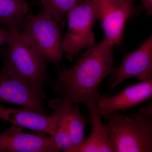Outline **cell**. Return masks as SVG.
<instances>
[{
    "label": "cell",
    "mask_w": 152,
    "mask_h": 152,
    "mask_svg": "<svg viewBox=\"0 0 152 152\" xmlns=\"http://www.w3.org/2000/svg\"><path fill=\"white\" fill-rule=\"evenodd\" d=\"M53 115L64 118L66 123L72 142V146L68 151L80 145L84 140L85 129L88 121L81 113L78 104H73L64 99H57L49 102Z\"/></svg>",
    "instance_id": "cell-13"
},
{
    "label": "cell",
    "mask_w": 152,
    "mask_h": 152,
    "mask_svg": "<svg viewBox=\"0 0 152 152\" xmlns=\"http://www.w3.org/2000/svg\"><path fill=\"white\" fill-rule=\"evenodd\" d=\"M53 115L57 118L56 133L52 135L54 142L60 151L68 152L73 145L66 123L61 117Z\"/></svg>",
    "instance_id": "cell-16"
},
{
    "label": "cell",
    "mask_w": 152,
    "mask_h": 152,
    "mask_svg": "<svg viewBox=\"0 0 152 152\" xmlns=\"http://www.w3.org/2000/svg\"><path fill=\"white\" fill-rule=\"evenodd\" d=\"M85 0H39L44 10L53 16L64 28L67 14Z\"/></svg>",
    "instance_id": "cell-15"
},
{
    "label": "cell",
    "mask_w": 152,
    "mask_h": 152,
    "mask_svg": "<svg viewBox=\"0 0 152 152\" xmlns=\"http://www.w3.org/2000/svg\"><path fill=\"white\" fill-rule=\"evenodd\" d=\"M0 119L12 124L53 135L56 133L57 118L28 108L22 110L9 108L0 104Z\"/></svg>",
    "instance_id": "cell-11"
},
{
    "label": "cell",
    "mask_w": 152,
    "mask_h": 152,
    "mask_svg": "<svg viewBox=\"0 0 152 152\" xmlns=\"http://www.w3.org/2000/svg\"><path fill=\"white\" fill-rule=\"evenodd\" d=\"M29 9L25 0H0V23L6 25L12 32L20 33Z\"/></svg>",
    "instance_id": "cell-14"
},
{
    "label": "cell",
    "mask_w": 152,
    "mask_h": 152,
    "mask_svg": "<svg viewBox=\"0 0 152 152\" xmlns=\"http://www.w3.org/2000/svg\"><path fill=\"white\" fill-rule=\"evenodd\" d=\"M53 136L37 132L28 133L12 124L0 133V152H58Z\"/></svg>",
    "instance_id": "cell-7"
},
{
    "label": "cell",
    "mask_w": 152,
    "mask_h": 152,
    "mask_svg": "<svg viewBox=\"0 0 152 152\" xmlns=\"http://www.w3.org/2000/svg\"><path fill=\"white\" fill-rule=\"evenodd\" d=\"M123 2L128 3L129 4H134V0H118Z\"/></svg>",
    "instance_id": "cell-19"
},
{
    "label": "cell",
    "mask_w": 152,
    "mask_h": 152,
    "mask_svg": "<svg viewBox=\"0 0 152 152\" xmlns=\"http://www.w3.org/2000/svg\"><path fill=\"white\" fill-rule=\"evenodd\" d=\"M115 46L104 38L87 49L72 66L60 71L51 87L73 104L96 103L104 95L99 92L101 83L108 76L113 78L116 72L113 64Z\"/></svg>",
    "instance_id": "cell-1"
},
{
    "label": "cell",
    "mask_w": 152,
    "mask_h": 152,
    "mask_svg": "<svg viewBox=\"0 0 152 152\" xmlns=\"http://www.w3.org/2000/svg\"><path fill=\"white\" fill-rule=\"evenodd\" d=\"M7 45L1 50L3 70L44 94V85L52 86L54 80L49 77L39 52L20 33H14Z\"/></svg>",
    "instance_id": "cell-3"
},
{
    "label": "cell",
    "mask_w": 152,
    "mask_h": 152,
    "mask_svg": "<svg viewBox=\"0 0 152 152\" xmlns=\"http://www.w3.org/2000/svg\"><path fill=\"white\" fill-rule=\"evenodd\" d=\"M97 20L100 22L104 38L115 46L121 42L125 24L127 20L137 15L139 8L134 4L123 2L118 0H91Z\"/></svg>",
    "instance_id": "cell-6"
},
{
    "label": "cell",
    "mask_w": 152,
    "mask_h": 152,
    "mask_svg": "<svg viewBox=\"0 0 152 152\" xmlns=\"http://www.w3.org/2000/svg\"><path fill=\"white\" fill-rule=\"evenodd\" d=\"M61 28L55 18L43 9L37 15L26 16L20 33L35 47L45 61L58 64L64 54Z\"/></svg>",
    "instance_id": "cell-4"
},
{
    "label": "cell",
    "mask_w": 152,
    "mask_h": 152,
    "mask_svg": "<svg viewBox=\"0 0 152 152\" xmlns=\"http://www.w3.org/2000/svg\"><path fill=\"white\" fill-rule=\"evenodd\" d=\"M45 94L2 69L0 73V103L7 102L47 115Z\"/></svg>",
    "instance_id": "cell-9"
},
{
    "label": "cell",
    "mask_w": 152,
    "mask_h": 152,
    "mask_svg": "<svg viewBox=\"0 0 152 152\" xmlns=\"http://www.w3.org/2000/svg\"><path fill=\"white\" fill-rule=\"evenodd\" d=\"M13 33L8 29H5L0 28V47L8 43Z\"/></svg>",
    "instance_id": "cell-17"
},
{
    "label": "cell",
    "mask_w": 152,
    "mask_h": 152,
    "mask_svg": "<svg viewBox=\"0 0 152 152\" xmlns=\"http://www.w3.org/2000/svg\"><path fill=\"white\" fill-rule=\"evenodd\" d=\"M143 7L145 9L147 15L152 16V0H140Z\"/></svg>",
    "instance_id": "cell-18"
},
{
    "label": "cell",
    "mask_w": 152,
    "mask_h": 152,
    "mask_svg": "<svg viewBox=\"0 0 152 152\" xmlns=\"http://www.w3.org/2000/svg\"><path fill=\"white\" fill-rule=\"evenodd\" d=\"M68 28L63 38L66 58L72 61L80 52L96 44L94 26L97 20L91 0H85L67 15Z\"/></svg>",
    "instance_id": "cell-5"
},
{
    "label": "cell",
    "mask_w": 152,
    "mask_h": 152,
    "mask_svg": "<svg viewBox=\"0 0 152 152\" xmlns=\"http://www.w3.org/2000/svg\"><path fill=\"white\" fill-rule=\"evenodd\" d=\"M152 79L126 87L115 96L104 94L96 103L101 115L131 108L152 97Z\"/></svg>",
    "instance_id": "cell-10"
},
{
    "label": "cell",
    "mask_w": 152,
    "mask_h": 152,
    "mask_svg": "<svg viewBox=\"0 0 152 152\" xmlns=\"http://www.w3.org/2000/svg\"><path fill=\"white\" fill-rule=\"evenodd\" d=\"M133 77H136L140 82L152 79V34L135 50L125 55L107 88H113Z\"/></svg>",
    "instance_id": "cell-8"
},
{
    "label": "cell",
    "mask_w": 152,
    "mask_h": 152,
    "mask_svg": "<svg viewBox=\"0 0 152 152\" xmlns=\"http://www.w3.org/2000/svg\"><path fill=\"white\" fill-rule=\"evenodd\" d=\"M102 117L113 152H152V102L134 114L114 111Z\"/></svg>",
    "instance_id": "cell-2"
},
{
    "label": "cell",
    "mask_w": 152,
    "mask_h": 152,
    "mask_svg": "<svg viewBox=\"0 0 152 152\" xmlns=\"http://www.w3.org/2000/svg\"><path fill=\"white\" fill-rule=\"evenodd\" d=\"M86 105L89 112L91 132L80 145L72 149L70 152H113L107 128L102 121V118L96 103H91Z\"/></svg>",
    "instance_id": "cell-12"
}]
</instances>
